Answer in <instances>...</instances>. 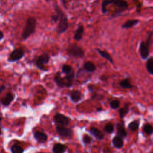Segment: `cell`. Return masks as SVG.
Masks as SVG:
<instances>
[{
  "label": "cell",
  "mask_w": 153,
  "mask_h": 153,
  "mask_svg": "<svg viewBox=\"0 0 153 153\" xmlns=\"http://www.w3.org/2000/svg\"><path fill=\"white\" fill-rule=\"evenodd\" d=\"M75 78V74L74 72L66 74L64 77H62L60 73L57 72L54 76V81L56 84L61 88L71 87L72 86Z\"/></svg>",
  "instance_id": "cell-1"
},
{
  "label": "cell",
  "mask_w": 153,
  "mask_h": 153,
  "mask_svg": "<svg viewBox=\"0 0 153 153\" xmlns=\"http://www.w3.org/2000/svg\"><path fill=\"white\" fill-rule=\"evenodd\" d=\"M55 11L59 15V23L57 27V32L58 34H62L66 32L69 28V25L66 15L61 10L57 4L55 5Z\"/></svg>",
  "instance_id": "cell-2"
},
{
  "label": "cell",
  "mask_w": 153,
  "mask_h": 153,
  "mask_svg": "<svg viewBox=\"0 0 153 153\" xmlns=\"http://www.w3.org/2000/svg\"><path fill=\"white\" fill-rule=\"evenodd\" d=\"M110 4H114L118 11H123L128 8V3L126 0H103L102 2V12L106 13L108 11L107 6Z\"/></svg>",
  "instance_id": "cell-3"
},
{
  "label": "cell",
  "mask_w": 153,
  "mask_h": 153,
  "mask_svg": "<svg viewBox=\"0 0 153 153\" xmlns=\"http://www.w3.org/2000/svg\"><path fill=\"white\" fill-rule=\"evenodd\" d=\"M36 21L33 17L27 18L25 28L22 33V37L23 40L27 39L30 35L34 33L36 28Z\"/></svg>",
  "instance_id": "cell-4"
},
{
  "label": "cell",
  "mask_w": 153,
  "mask_h": 153,
  "mask_svg": "<svg viewBox=\"0 0 153 153\" xmlns=\"http://www.w3.org/2000/svg\"><path fill=\"white\" fill-rule=\"evenodd\" d=\"M153 35V32L151 33L146 41H142L139 45V51L140 57L142 59L145 60L148 58L149 53V45H150V41Z\"/></svg>",
  "instance_id": "cell-5"
},
{
  "label": "cell",
  "mask_w": 153,
  "mask_h": 153,
  "mask_svg": "<svg viewBox=\"0 0 153 153\" xmlns=\"http://www.w3.org/2000/svg\"><path fill=\"white\" fill-rule=\"evenodd\" d=\"M68 54L75 58H82L84 56V51L81 47L75 44L70 45L67 48Z\"/></svg>",
  "instance_id": "cell-6"
},
{
  "label": "cell",
  "mask_w": 153,
  "mask_h": 153,
  "mask_svg": "<svg viewBox=\"0 0 153 153\" xmlns=\"http://www.w3.org/2000/svg\"><path fill=\"white\" fill-rule=\"evenodd\" d=\"M54 124L57 126L65 127L68 125L69 123V118L61 114H56L53 118Z\"/></svg>",
  "instance_id": "cell-7"
},
{
  "label": "cell",
  "mask_w": 153,
  "mask_h": 153,
  "mask_svg": "<svg viewBox=\"0 0 153 153\" xmlns=\"http://www.w3.org/2000/svg\"><path fill=\"white\" fill-rule=\"evenodd\" d=\"M49 60L50 56L47 53H43L38 57L35 64L36 67L40 70H45L44 65L48 63Z\"/></svg>",
  "instance_id": "cell-8"
},
{
  "label": "cell",
  "mask_w": 153,
  "mask_h": 153,
  "mask_svg": "<svg viewBox=\"0 0 153 153\" xmlns=\"http://www.w3.org/2000/svg\"><path fill=\"white\" fill-rule=\"evenodd\" d=\"M25 52L21 48L14 49L10 54L9 58L8 59V62H16L21 59L24 56Z\"/></svg>",
  "instance_id": "cell-9"
},
{
  "label": "cell",
  "mask_w": 153,
  "mask_h": 153,
  "mask_svg": "<svg viewBox=\"0 0 153 153\" xmlns=\"http://www.w3.org/2000/svg\"><path fill=\"white\" fill-rule=\"evenodd\" d=\"M56 132L59 136L65 138H71L73 136V131L65 127L57 126Z\"/></svg>",
  "instance_id": "cell-10"
},
{
  "label": "cell",
  "mask_w": 153,
  "mask_h": 153,
  "mask_svg": "<svg viewBox=\"0 0 153 153\" xmlns=\"http://www.w3.org/2000/svg\"><path fill=\"white\" fill-rule=\"evenodd\" d=\"M69 97L73 102L76 103L81 100L82 95L79 91L74 90L69 93Z\"/></svg>",
  "instance_id": "cell-11"
},
{
  "label": "cell",
  "mask_w": 153,
  "mask_h": 153,
  "mask_svg": "<svg viewBox=\"0 0 153 153\" xmlns=\"http://www.w3.org/2000/svg\"><path fill=\"white\" fill-rule=\"evenodd\" d=\"M14 96L11 93H7L5 96L1 99V103L4 106H8L13 100Z\"/></svg>",
  "instance_id": "cell-12"
},
{
  "label": "cell",
  "mask_w": 153,
  "mask_h": 153,
  "mask_svg": "<svg viewBox=\"0 0 153 153\" xmlns=\"http://www.w3.org/2000/svg\"><path fill=\"white\" fill-rule=\"evenodd\" d=\"M89 132L98 139H102L104 137V134L96 127H90L89 129Z\"/></svg>",
  "instance_id": "cell-13"
},
{
  "label": "cell",
  "mask_w": 153,
  "mask_h": 153,
  "mask_svg": "<svg viewBox=\"0 0 153 153\" xmlns=\"http://www.w3.org/2000/svg\"><path fill=\"white\" fill-rule=\"evenodd\" d=\"M117 131L118 136L121 138H124L127 136V131L124 128V124L121 123H118L117 124Z\"/></svg>",
  "instance_id": "cell-14"
},
{
  "label": "cell",
  "mask_w": 153,
  "mask_h": 153,
  "mask_svg": "<svg viewBox=\"0 0 153 153\" xmlns=\"http://www.w3.org/2000/svg\"><path fill=\"white\" fill-rule=\"evenodd\" d=\"M67 149V147L62 143H57L54 145L53 147V153H64Z\"/></svg>",
  "instance_id": "cell-15"
},
{
  "label": "cell",
  "mask_w": 153,
  "mask_h": 153,
  "mask_svg": "<svg viewBox=\"0 0 153 153\" xmlns=\"http://www.w3.org/2000/svg\"><path fill=\"white\" fill-rule=\"evenodd\" d=\"M35 139L38 141L39 142H44L47 140V136L46 134H45L43 132L41 131H36L33 134Z\"/></svg>",
  "instance_id": "cell-16"
},
{
  "label": "cell",
  "mask_w": 153,
  "mask_h": 153,
  "mask_svg": "<svg viewBox=\"0 0 153 153\" xmlns=\"http://www.w3.org/2000/svg\"><path fill=\"white\" fill-rule=\"evenodd\" d=\"M84 28L82 25L78 26L76 30L74 36V38L76 41H80L82 38V34L84 33Z\"/></svg>",
  "instance_id": "cell-17"
},
{
  "label": "cell",
  "mask_w": 153,
  "mask_h": 153,
  "mask_svg": "<svg viewBox=\"0 0 153 153\" xmlns=\"http://www.w3.org/2000/svg\"><path fill=\"white\" fill-rule=\"evenodd\" d=\"M112 143L114 147H115L116 148H118V149L121 148L123 146V144H124L123 139V138H121L118 136H115L112 139Z\"/></svg>",
  "instance_id": "cell-18"
},
{
  "label": "cell",
  "mask_w": 153,
  "mask_h": 153,
  "mask_svg": "<svg viewBox=\"0 0 153 153\" xmlns=\"http://www.w3.org/2000/svg\"><path fill=\"white\" fill-rule=\"evenodd\" d=\"M96 50H97V51L98 52V53H99L102 57L105 58V59H106L107 60H108L111 64L114 65L113 59H112V57L111 56V55H110L108 53H107V52H106V51H105L101 50H100V49H99V48H97Z\"/></svg>",
  "instance_id": "cell-19"
},
{
  "label": "cell",
  "mask_w": 153,
  "mask_h": 153,
  "mask_svg": "<svg viewBox=\"0 0 153 153\" xmlns=\"http://www.w3.org/2000/svg\"><path fill=\"white\" fill-rule=\"evenodd\" d=\"M84 68L85 69V70L86 71L89 72H94L96 69L95 65L91 61H88V62H86L85 63H84Z\"/></svg>",
  "instance_id": "cell-20"
},
{
  "label": "cell",
  "mask_w": 153,
  "mask_h": 153,
  "mask_svg": "<svg viewBox=\"0 0 153 153\" xmlns=\"http://www.w3.org/2000/svg\"><path fill=\"white\" fill-rule=\"evenodd\" d=\"M139 22V20H129L126 21L122 26L121 27L123 29H130L133 26L138 23Z\"/></svg>",
  "instance_id": "cell-21"
},
{
  "label": "cell",
  "mask_w": 153,
  "mask_h": 153,
  "mask_svg": "<svg viewBox=\"0 0 153 153\" xmlns=\"http://www.w3.org/2000/svg\"><path fill=\"white\" fill-rule=\"evenodd\" d=\"M119 84L123 88H131L133 87V85L131 84L130 81L128 78L121 80Z\"/></svg>",
  "instance_id": "cell-22"
},
{
  "label": "cell",
  "mask_w": 153,
  "mask_h": 153,
  "mask_svg": "<svg viewBox=\"0 0 153 153\" xmlns=\"http://www.w3.org/2000/svg\"><path fill=\"white\" fill-rule=\"evenodd\" d=\"M146 68L147 71L151 75H153V57H151L147 60L146 63Z\"/></svg>",
  "instance_id": "cell-23"
},
{
  "label": "cell",
  "mask_w": 153,
  "mask_h": 153,
  "mask_svg": "<svg viewBox=\"0 0 153 153\" xmlns=\"http://www.w3.org/2000/svg\"><path fill=\"white\" fill-rule=\"evenodd\" d=\"M139 126V123L138 121H132L131 123H130L128 126V128L133 131H135L136 130H137Z\"/></svg>",
  "instance_id": "cell-24"
},
{
  "label": "cell",
  "mask_w": 153,
  "mask_h": 153,
  "mask_svg": "<svg viewBox=\"0 0 153 153\" xmlns=\"http://www.w3.org/2000/svg\"><path fill=\"white\" fill-rule=\"evenodd\" d=\"M128 110H129L128 105V104H126L123 108H121L119 110V114H120V117L123 118L128 113Z\"/></svg>",
  "instance_id": "cell-25"
},
{
  "label": "cell",
  "mask_w": 153,
  "mask_h": 153,
  "mask_svg": "<svg viewBox=\"0 0 153 153\" xmlns=\"http://www.w3.org/2000/svg\"><path fill=\"white\" fill-rule=\"evenodd\" d=\"M23 149L17 145H14L11 148V153H23Z\"/></svg>",
  "instance_id": "cell-26"
},
{
  "label": "cell",
  "mask_w": 153,
  "mask_h": 153,
  "mask_svg": "<svg viewBox=\"0 0 153 153\" xmlns=\"http://www.w3.org/2000/svg\"><path fill=\"white\" fill-rule=\"evenodd\" d=\"M143 129V131L148 135H151L153 133V127L149 124H145Z\"/></svg>",
  "instance_id": "cell-27"
},
{
  "label": "cell",
  "mask_w": 153,
  "mask_h": 153,
  "mask_svg": "<svg viewBox=\"0 0 153 153\" xmlns=\"http://www.w3.org/2000/svg\"><path fill=\"white\" fill-rule=\"evenodd\" d=\"M72 66L71 65H66V64L63 65L62 66V72L65 74H68L71 73L72 72Z\"/></svg>",
  "instance_id": "cell-28"
},
{
  "label": "cell",
  "mask_w": 153,
  "mask_h": 153,
  "mask_svg": "<svg viewBox=\"0 0 153 153\" xmlns=\"http://www.w3.org/2000/svg\"><path fill=\"white\" fill-rule=\"evenodd\" d=\"M114 126L111 123H108L104 127V130L108 133H111L114 131Z\"/></svg>",
  "instance_id": "cell-29"
},
{
  "label": "cell",
  "mask_w": 153,
  "mask_h": 153,
  "mask_svg": "<svg viewBox=\"0 0 153 153\" xmlns=\"http://www.w3.org/2000/svg\"><path fill=\"white\" fill-rule=\"evenodd\" d=\"M120 101L118 100H113L110 102V106L111 109H116L119 107Z\"/></svg>",
  "instance_id": "cell-30"
},
{
  "label": "cell",
  "mask_w": 153,
  "mask_h": 153,
  "mask_svg": "<svg viewBox=\"0 0 153 153\" xmlns=\"http://www.w3.org/2000/svg\"><path fill=\"white\" fill-rule=\"evenodd\" d=\"M82 140H83V142L87 144V143H90L91 142V138L90 136H89L87 134H84L83 136V138H82Z\"/></svg>",
  "instance_id": "cell-31"
},
{
  "label": "cell",
  "mask_w": 153,
  "mask_h": 153,
  "mask_svg": "<svg viewBox=\"0 0 153 153\" xmlns=\"http://www.w3.org/2000/svg\"><path fill=\"white\" fill-rule=\"evenodd\" d=\"M59 15L57 14H56L55 15H53L51 16V21L53 22L54 23H56L57 21H59Z\"/></svg>",
  "instance_id": "cell-32"
},
{
  "label": "cell",
  "mask_w": 153,
  "mask_h": 153,
  "mask_svg": "<svg viewBox=\"0 0 153 153\" xmlns=\"http://www.w3.org/2000/svg\"><path fill=\"white\" fill-rule=\"evenodd\" d=\"M5 89V85H1V86H0V93H1Z\"/></svg>",
  "instance_id": "cell-33"
},
{
  "label": "cell",
  "mask_w": 153,
  "mask_h": 153,
  "mask_svg": "<svg viewBox=\"0 0 153 153\" xmlns=\"http://www.w3.org/2000/svg\"><path fill=\"white\" fill-rule=\"evenodd\" d=\"M4 33L2 32V31L0 30V41H1V39H2L4 38Z\"/></svg>",
  "instance_id": "cell-34"
},
{
  "label": "cell",
  "mask_w": 153,
  "mask_h": 153,
  "mask_svg": "<svg viewBox=\"0 0 153 153\" xmlns=\"http://www.w3.org/2000/svg\"><path fill=\"white\" fill-rule=\"evenodd\" d=\"M63 5H64V6H65V8H66V0H63Z\"/></svg>",
  "instance_id": "cell-35"
},
{
  "label": "cell",
  "mask_w": 153,
  "mask_h": 153,
  "mask_svg": "<svg viewBox=\"0 0 153 153\" xmlns=\"http://www.w3.org/2000/svg\"><path fill=\"white\" fill-rule=\"evenodd\" d=\"M2 115H1V114H0V122L2 121Z\"/></svg>",
  "instance_id": "cell-36"
},
{
  "label": "cell",
  "mask_w": 153,
  "mask_h": 153,
  "mask_svg": "<svg viewBox=\"0 0 153 153\" xmlns=\"http://www.w3.org/2000/svg\"><path fill=\"white\" fill-rule=\"evenodd\" d=\"M1 134V127H0V134Z\"/></svg>",
  "instance_id": "cell-37"
},
{
  "label": "cell",
  "mask_w": 153,
  "mask_h": 153,
  "mask_svg": "<svg viewBox=\"0 0 153 153\" xmlns=\"http://www.w3.org/2000/svg\"><path fill=\"white\" fill-rule=\"evenodd\" d=\"M46 1H49V0H45Z\"/></svg>",
  "instance_id": "cell-38"
}]
</instances>
